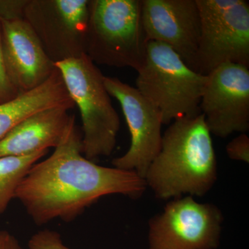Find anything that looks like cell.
Instances as JSON below:
<instances>
[{
	"instance_id": "6da1fadb",
	"label": "cell",
	"mask_w": 249,
	"mask_h": 249,
	"mask_svg": "<svg viewBox=\"0 0 249 249\" xmlns=\"http://www.w3.org/2000/svg\"><path fill=\"white\" fill-rule=\"evenodd\" d=\"M82 142V131L71 115L53 154L33 165L18 186L16 198L37 226L55 219L71 222L109 195L137 199L145 193V179L135 172L85 158Z\"/></svg>"
},
{
	"instance_id": "7a4b0ae2",
	"label": "cell",
	"mask_w": 249,
	"mask_h": 249,
	"mask_svg": "<svg viewBox=\"0 0 249 249\" xmlns=\"http://www.w3.org/2000/svg\"><path fill=\"white\" fill-rule=\"evenodd\" d=\"M217 178L213 143L201 113L170 124L144 178L156 197L163 200L185 195L204 196Z\"/></svg>"
},
{
	"instance_id": "3957f363",
	"label": "cell",
	"mask_w": 249,
	"mask_h": 249,
	"mask_svg": "<svg viewBox=\"0 0 249 249\" xmlns=\"http://www.w3.org/2000/svg\"><path fill=\"white\" fill-rule=\"evenodd\" d=\"M147 42L142 0H89L86 54L93 63L137 71Z\"/></svg>"
},
{
	"instance_id": "277c9868",
	"label": "cell",
	"mask_w": 249,
	"mask_h": 249,
	"mask_svg": "<svg viewBox=\"0 0 249 249\" xmlns=\"http://www.w3.org/2000/svg\"><path fill=\"white\" fill-rule=\"evenodd\" d=\"M82 120L83 154L91 161L109 157L116 147L121 121L104 84V75L83 54L55 63Z\"/></svg>"
},
{
	"instance_id": "5b68a950",
	"label": "cell",
	"mask_w": 249,
	"mask_h": 249,
	"mask_svg": "<svg viewBox=\"0 0 249 249\" xmlns=\"http://www.w3.org/2000/svg\"><path fill=\"white\" fill-rule=\"evenodd\" d=\"M137 73L136 88L160 110L163 124L201 114L206 76L191 69L169 46L149 41Z\"/></svg>"
},
{
	"instance_id": "8992f818",
	"label": "cell",
	"mask_w": 249,
	"mask_h": 249,
	"mask_svg": "<svg viewBox=\"0 0 249 249\" xmlns=\"http://www.w3.org/2000/svg\"><path fill=\"white\" fill-rule=\"evenodd\" d=\"M201 33L197 72L206 76L224 63L249 67V3L196 0Z\"/></svg>"
},
{
	"instance_id": "52a82bcc",
	"label": "cell",
	"mask_w": 249,
	"mask_h": 249,
	"mask_svg": "<svg viewBox=\"0 0 249 249\" xmlns=\"http://www.w3.org/2000/svg\"><path fill=\"white\" fill-rule=\"evenodd\" d=\"M224 217L213 204L177 198L149 221V249H216Z\"/></svg>"
},
{
	"instance_id": "ba28073f",
	"label": "cell",
	"mask_w": 249,
	"mask_h": 249,
	"mask_svg": "<svg viewBox=\"0 0 249 249\" xmlns=\"http://www.w3.org/2000/svg\"><path fill=\"white\" fill-rule=\"evenodd\" d=\"M89 0H27L23 18L54 62L86 54Z\"/></svg>"
},
{
	"instance_id": "9c48e42d",
	"label": "cell",
	"mask_w": 249,
	"mask_h": 249,
	"mask_svg": "<svg viewBox=\"0 0 249 249\" xmlns=\"http://www.w3.org/2000/svg\"><path fill=\"white\" fill-rule=\"evenodd\" d=\"M104 84L110 96L120 103L131 136L129 150L111 163L114 168L135 172L144 178L161 146V114L137 88L119 78L105 76Z\"/></svg>"
},
{
	"instance_id": "30bf717a",
	"label": "cell",
	"mask_w": 249,
	"mask_h": 249,
	"mask_svg": "<svg viewBox=\"0 0 249 249\" xmlns=\"http://www.w3.org/2000/svg\"><path fill=\"white\" fill-rule=\"evenodd\" d=\"M199 109L211 134L227 138L249 129V67L224 63L206 75Z\"/></svg>"
},
{
	"instance_id": "8fae6325",
	"label": "cell",
	"mask_w": 249,
	"mask_h": 249,
	"mask_svg": "<svg viewBox=\"0 0 249 249\" xmlns=\"http://www.w3.org/2000/svg\"><path fill=\"white\" fill-rule=\"evenodd\" d=\"M142 16L147 42L169 46L197 71L201 22L196 0H142Z\"/></svg>"
},
{
	"instance_id": "7c38bea8",
	"label": "cell",
	"mask_w": 249,
	"mask_h": 249,
	"mask_svg": "<svg viewBox=\"0 0 249 249\" xmlns=\"http://www.w3.org/2000/svg\"><path fill=\"white\" fill-rule=\"evenodd\" d=\"M6 71L19 93L38 88L55 70L32 28L24 18L0 20Z\"/></svg>"
},
{
	"instance_id": "4fadbf2b",
	"label": "cell",
	"mask_w": 249,
	"mask_h": 249,
	"mask_svg": "<svg viewBox=\"0 0 249 249\" xmlns=\"http://www.w3.org/2000/svg\"><path fill=\"white\" fill-rule=\"evenodd\" d=\"M69 108H51L33 114L0 140V157H22L55 148L65 133L71 116Z\"/></svg>"
},
{
	"instance_id": "5bb4252c",
	"label": "cell",
	"mask_w": 249,
	"mask_h": 249,
	"mask_svg": "<svg viewBox=\"0 0 249 249\" xmlns=\"http://www.w3.org/2000/svg\"><path fill=\"white\" fill-rule=\"evenodd\" d=\"M75 106L56 67L49 79L38 88L20 93L14 99L0 104V140L15 126L36 113L58 107L71 109Z\"/></svg>"
},
{
	"instance_id": "9a60e30c",
	"label": "cell",
	"mask_w": 249,
	"mask_h": 249,
	"mask_svg": "<svg viewBox=\"0 0 249 249\" xmlns=\"http://www.w3.org/2000/svg\"><path fill=\"white\" fill-rule=\"evenodd\" d=\"M48 152L47 149L22 157H0V214L16 198L18 186L31 167Z\"/></svg>"
},
{
	"instance_id": "2e32d148",
	"label": "cell",
	"mask_w": 249,
	"mask_h": 249,
	"mask_svg": "<svg viewBox=\"0 0 249 249\" xmlns=\"http://www.w3.org/2000/svg\"><path fill=\"white\" fill-rule=\"evenodd\" d=\"M28 247L29 249H71L63 243L59 232L47 229L31 236Z\"/></svg>"
},
{
	"instance_id": "e0dca14e",
	"label": "cell",
	"mask_w": 249,
	"mask_h": 249,
	"mask_svg": "<svg viewBox=\"0 0 249 249\" xmlns=\"http://www.w3.org/2000/svg\"><path fill=\"white\" fill-rule=\"evenodd\" d=\"M11 83L6 66H5L4 55H3L2 47H1V31H0V104L9 102L14 99L19 94Z\"/></svg>"
},
{
	"instance_id": "ac0fdd59",
	"label": "cell",
	"mask_w": 249,
	"mask_h": 249,
	"mask_svg": "<svg viewBox=\"0 0 249 249\" xmlns=\"http://www.w3.org/2000/svg\"><path fill=\"white\" fill-rule=\"evenodd\" d=\"M226 151L229 158L234 160L249 163V138L245 133L232 139L227 144Z\"/></svg>"
},
{
	"instance_id": "d6986e66",
	"label": "cell",
	"mask_w": 249,
	"mask_h": 249,
	"mask_svg": "<svg viewBox=\"0 0 249 249\" xmlns=\"http://www.w3.org/2000/svg\"><path fill=\"white\" fill-rule=\"evenodd\" d=\"M27 0H0V20L23 18Z\"/></svg>"
},
{
	"instance_id": "ffe728a7",
	"label": "cell",
	"mask_w": 249,
	"mask_h": 249,
	"mask_svg": "<svg viewBox=\"0 0 249 249\" xmlns=\"http://www.w3.org/2000/svg\"><path fill=\"white\" fill-rule=\"evenodd\" d=\"M0 249H25L13 234L6 230H0Z\"/></svg>"
}]
</instances>
